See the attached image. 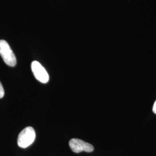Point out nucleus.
<instances>
[{"mask_svg":"<svg viewBox=\"0 0 156 156\" xmlns=\"http://www.w3.org/2000/svg\"><path fill=\"white\" fill-rule=\"evenodd\" d=\"M0 56L6 65L15 67L16 64V58L8 43L5 40H0Z\"/></svg>","mask_w":156,"mask_h":156,"instance_id":"nucleus-1","label":"nucleus"},{"mask_svg":"<svg viewBox=\"0 0 156 156\" xmlns=\"http://www.w3.org/2000/svg\"><path fill=\"white\" fill-rule=\"evenodd\" d=\"M35 136V131L32 127H26L18 136L17 145L22 148H26L33 143Z\"/></svg>","mask_w":156,"mask_h":156,"instance_id":"nucleus-2","label":"nucleus"},{"mask_svg":"<svg viewBox=\"0 0 156 156\" xmlns=\"http://www.w3.org/2000/svg\"><path fill=\"white\" fill-rule=\"evenodd\" d=\"M69 145L71 151L76 153H79L82 151L91 153L94 150V147L93 145L76 138H73L70 140Z\"/></svg>","mask_w":156,"mask_h":156,"instance_id":"nucleus-3","label":"nucleus"},{"mask_svg":"<svg viewBox=\"0 0 156 156\" xmlns=\"http://www.w3.org/2000/svg\"><path fill=\"white\" fill-rule=\"evenodd\" d=\"M31 69L35 78L42 83H46L49 80V76L42 66L37 61L31 63Z\"/></svg>","mask_w":156,"mask_h":156,"instance_id":"nucleus-4","label":"nucleus"},{"mask_svg":"<svg viewBox=\"0 0 156 156\" xmlns=\"http://www.w3.org/2000/svg\"><path fill=\"white\" fill-rule=\"evenodd\" d=\"M4 94H5L4 89L3 88V86H2V84H1V82H0V98H2L4 97Z\"/></svg>","mask_w":156,"mask_h":156,"instance_id":"nucleus-5","label":"nucleus"},{"mask_svg":"<svg viewBox=\"0 0 156 156\" xmlns=\"http://www.w3.org/2000/svg\"><path fill=\"white\" fill-rule=\"evenodd\" d=\"M153 112L154 113L156 114V101L154 102V105H153Z\"/></svg>","mask_w":156,"mask_h":156,"instance_id":"nucleus-6","label":"nucleus"}]
</instances>
